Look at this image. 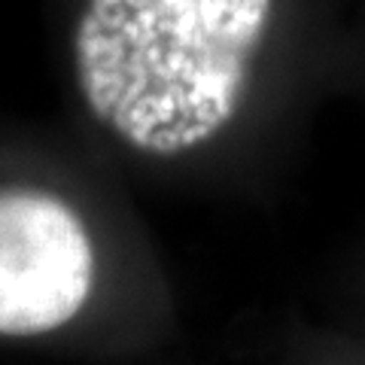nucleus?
<instances>
[{
  "mask_svg": "<svg viewBox=\"0 0 365 365\" xmlns=\"http://www.w3.org/2000/svg\"><path fill=\"white\" fill-rule=\"evenodd\" d=\"M274 0H88L76 76L88 110L155 155L220 134L241 107Z\"/></svg>",
  "mask_w": 365,
  "mask_h": 365,
  "instance_id": "nucleus-1",
  "label": "nucleus"
},
{
  "mask_svg": "<svg viewBox=\"0 0 365 365\" xmlns=\"http://www.w3.org/2000/svg\"><path fill=\"white\" fill-rule=\"evenodd\" d=\"M95 250L71 204L0 189V335L52 332L83 311Z\"/></svg>",
  "mask_w": 365,
  "mask_h": 365,
  "instance_id": "nucleus-2",
  "label": "nucleus"
}]
</instances>
